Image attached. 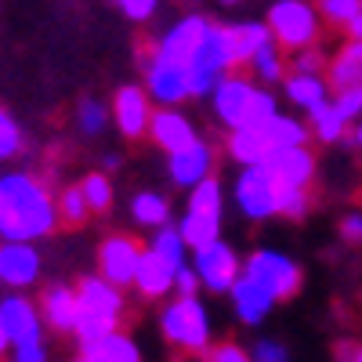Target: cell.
<instances>
[{
    "mask_svg": "<svg viewBox=\"0 0 362 362\" xmlns=\"http://www.w3.org/2000/svg\"><path fill=\"white\" fill-rule=\"evenodd\" d=\"M4 185V203H0V239H47L58 225V203L47 192V185L29 174V170H11L0 177Z\"/></svg>",
    "mask_w": 362,
    "mask_h": 362,
    "instance_id": "cell-1",
    "label": "cell"
},
{
    "mask_svg": "<svg viewBox=\"0 0 362 362\" xmlns=\"http://www.w3.org/2000/svg\"><path fill=\"white\" fill-rule=\"evenodd\" d=\"M160 334L177 355L206 358V351L214 348V326H210V312L199 293H174L170 300H163Z\"/></svg>",
    "mask_w": 362,
    "mask_h": 362,
    "instance_id": "cell-2",
    "label": "cell"
},
{
    "mask_svg": "<svg viewBox=\"0 0 362 362\" xmlns=\"http://www.w3.org/2000/svg\"><path fill=\"white\" fill-rule=\"evenodd\" d=\"M76 293H80V322H76V334H73L76 344L98 341L102 334H109V329H116L124 322V308H127L124 286L105 279L102 272L98 276H83L76 283Z\"/></svg>",
    "mask_w": 362,
    "mask_h": 362,
    "instance_id": "cell-3",
    "label": "cell"
},
{
    "mask_svg": "<svg viewBox=\"0 0 362 362\" xmlns=\"http://www.w3.org/2000/svg\"><path fill=\"white\" fill-rule=\"evenodd\" d=\"M235 66H243V62H239V51H235V40H232V25L210 22L206 37L199 40L196 54L189 58V95L192 98H210L214 87Z\"/></svg>",
    "mask_w": 362,
    "mask_h": 362,
    "instance_id": "cell-4",
    "label": "cell"
},
{
    "mask_svg": "<svg viewBox=\"0 0 362 362\" xmlns=\"http://www.w3.org/2000/svg\"><path fill=\"white\" fill-rule=\"evenodd\" d=\"M264 22L272 29V37H276V44L290 54L319 44L322 25H326L319 15V4H312V0H272Z\"/></svg>",
    "mask_w": 362,
    "mask_h": 362,
    "instance_id": "cell-5",
    "label": "cell"
},
{
    "mask_svg": "<svg viewBox=\"0 0 362 362\" xmlns=\"http://www.w3.org/2000/svg\"><path fill=\"white\" fill-rule=\"evenodd\" d=\"M232 199H235V206H239V214H243V218H250V221H268V218L279 214L283 181H279L276 170H272L268 160L247 163L243 170L235 174Z\"/></svg>",
    "mask_w": 362,
    "mask_h": 362,
    "instance_id": "cell-6",
    "label": "cell"
},
{
    "mask_svg": "<svg viewBox=\"0 0 362 362\" xmlns=\"http://www.w3.org/2000/svg\"><path fill=\"white\" fill-rule=\"evenodd\" d=\"M141 83L148 87L156 105H181L189 102V62L170 58L156 47L141 51Z\"/></svg>",
    "mask_w": 362,
    "mask_h": 362,
    "instance_id": "cell-7",
    "label": "cell"
},
{
    "mask_svg": "<svg viewBox=\"0 0 362 362\" xmlns=\"http://www.w3.org/2000/svg\"><path fill=\"white\" fill-rule=\"evenodd\" d=\"M243 272L250 279H257L276 300H290L297 297L300 283H305V272H300V264L283 254V250H272V247H261L254 250L250 257H243Z\"/></svg>",
    "mask_w": 362,
    "mask_h": 362,
    "instance_id": "cell-8",
    "label": "cell"
},
{
    "mask_svg": "<svg viewBox=\"0 0 362 362\" xmlns=\"http://www.w3.org/2000/svg\"><path fill=\"white\" fill-rule=\"evenodd\" d=\"M192 264L199 272V283L203 290L210 293H228L235 286V279L243 276V257L235 254L232 243H225V239H210V243L196 247L192 250Z\"/></svg>",
    "mask_w": 362,
    "mask_h": 362,
    "instance_id": "cell-9",
    "label": "cell"
},
{
    "mask_svg": "<svg viewBox=\"0 0 362 362\" xmlns=\"http://www.w3.org/2000/svg\"><path fill=\"white\" fill-rule=\"evenodd\" d=\"M112 124L116 131L124 134L127 141H138V138H148V124H153V95H148L145 83H124L116 87L112 95Z\"/></svg>",
    "mask_w": 362,
    "mask_h": 362,
    "instance_id": "cell-10",
    "label": "cell"
},
{
    "mask_svg": "<svg viewBox=\"0 0 362 362\" xmlns=\"http://www.w3.org/2000/svg\"><path fill=\"white\" fill-rule=\"evenodd\" d=\"M145 247L127 232H112L98 243V272L105 279H112L116 286H134L138 264H141Z\"/></svg>",
    "mask_w": 362,
    "mask_h": 362,
    "instance_id": "cell-11",
    "label": "cell"
},
{
    "mask_svg": "<svg viewBox=\"0 0 362 362\" xmlns=\"http://www.w3.org/2000/svg\"><path fill=\"white\" fill-rule=\"evenodd\" d=\"M0 322H4V329H8L11 348L44 341V326L47 322L40 315V305L29 300L22 290H11L8 297H0Z\"/></svg>",
    "mask_w": 362,
    "mask_h": 362,
    "instance_id": "cell-12",
    "label": "cell"
},
{
    "mask_svg": "<svg viewBox=\"0 0 362 362\" xmlns=\"http://www.w3.org/2000/svg\"><path fill=\"white\" fill-rule=\"evenodd\" d=\"M214 163H218V153H214V145H210V141L196 138V141H189V145H181V148H174V153H167L170 185H177V189L189 192L192 185H199L203 177L214 174Z\"/></svg>",
    "mask_w": 362,
    "mask_h": 362,
    "instance_id": "cell-13",
    "label": "cell"
},
{
    "mask_svg": "<svg viewBox=\"0 0 362 362\" xmlns=\"http://www.w3.org/2000/svg\"><path fill=\"white\" fill-rule=\"evenodd\" d=\"M40 279V254L29 239H0V286L29 290Z\"/></svg>",
    "mask_w": 362,
    "mask_h": 362,
    "instance_id": "cell-14",
    "label": "cell"
},
{
    "mask_svg": "<svg viewBox=\"0 0 362 362\" xmlns=\"http://www.w3.org/2000/svg\"><path fill=\"white\" fill-rule=\"evenodd\" d=\"M257 95V83H250V76H239V73H228L218 87H214V95H210V112H214V119L221 127H239L243 124V116L250 109Z\"/></svg>",
    "mask_w": 362,
    "mask_h": 362,
    "instance_id": "cell-15",
    "label": "cell"
},
{
    "mask_svg": "<svg viewBox=\"0 0 362 362\" xmlns=\"http://www.w3.org/2000/svg\"><path fill=\"white\" fill-rule=\"evenodd\" d=\"M40 315L47 322L51 334L58 337H73L76 334V322H80V293L66 283H54L40 293Z\"/></svg>",
    "mask_w": 362,
    "mask_h": 362,
    "instance_id": "cell-16",
    "label": "cell"
},
{
    "mask_svg": "<svg viewBox=\"0 0 362 362\" xmlns=\"http://www.w3.org/2000/svg\"><path fill=\"white\" fill-rule=\"evenodd\" d=\"M199 138V131H196V124L181 112L177 105H160L156 112H153V124H148V141H153L156 148H163V153H174V148H181V145H189V141H196Z\"/></svg>",
    "mask_w": 362,
    "mask_h": 362,
    "instance_id": "cell-17",
    "label": "cell"
},
{
    "mask_svg": "<svg viewBox=\"0 0 362 362\" xmlns=\"http://www.w3.org/2000/svg\"><path fill=\"white\" fill-rule=\"evenodd\" d=\"M206 29H210V18L192 11V15H181L174 25H167V33H160V40L153 44L156 51L170 54V58H181V62H189V58L196 54L199 40L206 37Z\"/></svg>",
    "mask_w": 362,
    "mask_h": 362,
    "instance_id": "cell-18",
    "label": "cell"
},
{
    "mask_svg": "<svg viewBox=\"0 0 362 362\" xmlns=\"http://www.w3.org/2000/svg\"><path fill=\"white\" fill-rule=\"evenodd\" d=\"M228 297H232V312H235V319L243 322V326H261V322L272 315V308L279 305V300L272 297L257 279H250L247 272L235 279V286L228 290Z\"/></svg>",
    "mask_w": 362,
    "mask_h": 362,
    "instance_id": "cell-19",
    "label": "cell"
},
{
    "mask_svg": "<svg viewBox=\"0 0 362 362\" xmlns=\"http://www.w3.org/2000/svg\"><path fill=\"white\" fill-rule=\"evenodd\" d=\"M272 170L279 174L283 185H297V189H308L315 181V153L308 145H286V148H272L268 153Z\"/></svg>",
    "mask_w": 362,
    "mask_h": 362,
    "instance_id": "cell-20",
    "label": "cell"
},
{
    "mask_svg": "<svg viewBox=\"0 0 362 362\" xmlns=\"http://www.w3.org/2000/svg\"><path fill=\"white\" fill-rule=\"evenodd\" d=\"M174 264L167 257H160L153 247H145L141 264H138V276H134V290L145 300H167L174 293Z\"/></svg>",
    "mask_w": 362,
    "mask_h": 362,
    "instance_id": "cell-21",
    "label": "cell"
},
{
    "mask_svg": "<svg viewBox=\"0 0 362 362\" xmlns=\"http://www.w3.org/2000/svg\"><path fill=\"white\" fill-rule=\"evenodd\" d=\"M76 358L80 362H138L141 358V348L134 344L131 334L124 329H109L98 341H87V344H76Z\"/></svg>",
    "mask_w": 362,
    "mask_h": 362,
    "instance_id": "cell-22",
    "label": "cell"
},
{
    "mask_svg": "<svg viewBox=\"0 0 362 362\" xmlns=\"http://www.w3.org/2000/svg\"><path fill=\"white\" fill-rule=\"evenodd\" d=\"M329 90H334V87H329L326 73H297V69H290L286 80H283L286 102L293 109H300V112H312L322 102H329Z\"/></svg>",
    "mask_w": 362,
    "mask_h": 362,
    "instance_id": "cell-23",
    "label": "cell"
},
{
    "mask_svg": "<svg viewBox=\"0 0 362 362\" xmlns=\"http://www.w3.org/2000/svg\"><path fill=\"white\" fill-rule=\"evenodd\" d=\"M228 160L247 167V163H261L272 153V141L264 134V127H232L228 131Z\"/></svg>",
    "mask_w": 362,
    "mask_h": 362,
    "instance_id": "cell-24",
    "label": "cell"
},
{
    "mask_svg": "<svg viewBox=\"0 0 362 362\" xmlns=\"http://www.w3.org/2000/svg\"><path fill=\"white\" fill-rule=\"evenodd\" d=\"M308 127H312V138L322 145H351V124L341 116V109L334 102H322L319 109H312Z\"/></svg>",
    "mask_w": 362,
    "mask_h": 362,
    "instance_id": "cell-25",
    "label": "cell"
},
{
    "mask_svg": "<svg viewBox=\"0 0 362 362\" xmlns=\"http://www.w3.org/2000/svg\"><path fill=\"white\" fill-rule=\"evenodd\" d=\"M326 80L334 90H344V87H358L362 83V40H348L326 66Z\"/></svg>",
    "mask_w": 362,
    "mask_h": 362,
    "instance_id": "cell-26",
    "label": "cell"
},
{
    "mask_svg": "<svg viewBox=\"0 0 362 362\" xmlns=\"http://www.w3.org/2000/svg\"><path fill=\"white\" fill-rule=\"evenodd\" d=\"M221 210H199V206H185V218L177 221V228H181V235L189 239V247L196 250V247H203V243H210V239H218L221 235Z\"/></svg>",
    "mask_w": 362,
    "mask_h": 362,
    "instance_id": "cell-27",
    "label": "cell"
},
{
    "mask_svg": "<svg viewBox=\"0 0 362 362\" xmlns=\"http://www.w3.org/2000/svg\"><path fill=\"white\" fill-rule=\"evenodd\" d=\"M232 40H235V51H239V62L250 66V58L272 44L276 37H272L268 22H257V18H243V22H232Z\"/></svg>",
    "mask_w": 362,
    "mask_h": 362,
    "instance_id": "cell-28",
    "label": "cell"
},
{
    "mask_svg": "<svg viewBox=\"0 0 362 362\" xmlns=\"http://www.w3.org/2000/svg\"><path fill=\"white\" fill-rule=\"evenodd\" d=\"M286 54H290V51H283L276 40L264 44V47L250 58V73H254V80H261V83H283L286 73H290Z\"/></svg>",
    "mask_w": 362,
    "mask_h": 362,
    "instance_id": "cell-29",
    "label": "cell"
},
{
    "mask_svg": "<svg viewBox=\"0 0 362 362\" xmlns=\"http://www.w3.org/2000/svg\"><path fill=\"white\" fill-rule=\"evenodd\" d=\"M264 134H268L272 148H286V145H308L312 127L305 124V119L290 116V112H276V116L264 124Z\"/></svg>",
    "mask_w": 362,
    "mask_h": 362,
    "instance_id": "cell-30",
    "label": "cell"
},
{
    "mask_svg": "<svg viewBox=\"0 0 362 362\" xmlns=\"http://www.w3.org/2000/svg\"><path fill=\"white\" fill-rule=\"evenodd\" d=\"M131 218L141 228H160L170 221V203L160 192H134L131 196Z\"/></svg>",
    "mask_w": 362,
    "mask_h": 362,
    "instance_id": "cell-31",
    "label": "cell"
},
{
    "mask_svg": "<svg viewBox=\"0 0 362 362\" xmlns=\"http://www.w3.org/2000/svg\"><path fill=\"white\" fill-rule=\"evenodd\" d=\"M109 124H112V105H105L102 98H80L76 102V131L83 138H102Z\"/></svg>",
    "mask_w": 362,
    "mask_h": 362,
    "instance_id": "cell-32",
    "label": "cell"
},
{
    "mask_svg": "<svg viewBox=\"0 0 362 362\" xmlns=\"http://www.w3.org/2000/svg\"><path fill=\"white\" fill-rule=\"evenodd\" d=\"M148 247H153L160 257H167L174 268H181V264H189V239L185 235H181V228L177 225H160V228H153V243H148Z\"/></svg>",
    "mask_w": 362,
    "mask_h": 362,
    "instance_id": "cell-33",
    "label": "cell"
},
{
    "mask_svg": "<svg viewBox=\"0 0 362 362\" xmlns=\"http://www.w3.org/2000/svg\"><path fill=\"white\" fill-rule=\"evenodd\" d=\"M54 203H58V221H62V225H69V228H80V225H87V218L95 214V210H90V203H87V196H83V189H80V181L66 185L62 192L54 196Z\"/></svg>",
    "mask_w": 362,
    "mask_h": 362,
    "instance_id": "cell-34",
    "label": "cell"
},
{
    "mask_svg": "<svg viewBox=\"0 0 362 362\" xmlns=\"http://www.w3.org/2000/svg\"><path fill=\"white\" fill-rule=\"evenodd\" d=\"M80 189H83V196H87V203H90L95 214H109V210H112V181H109V170L105 174L95 170V174L80 177Z\"/></svg>",
    "mask_w": 362,
    "mask_h": 362,
    "instance_id": "cell-35",
    "label": "cell"
},
{
    "mask_svg": "<svg viewBox=\"0 0 362 362\" xmlns=\"http://www.w3.org/2000/svg\"><path fill=\"white\" fill-rule=\"evenodd\" d=\"M315 4H319L322 22L334 29H348L362 15V0H315Z\"/></svg>",
    "mask_w": 362,
    "mask_h": 362,
    "instance_id": "cell-36",
    "label": "cell"
},
{
    "mask_svg": "<svg viewBox=\"0 0 362 362\" xmlns=\"http://www.w3.org/2000/svg\"><path fill=\"white\" fill-rule=\"evenodd\" d=\"M22 145H25V134L18 127V119L11 112L0 109V163H8L22 153Z\"/></svg>",
    "mask_w": 362,
    "mask_h": 362,
    "instance_id": "cell-37",
    "label": "cell"
},
{
    "mask_svg": "<svg viewBox=\"0 0 362 362\" xmlns=\"http://www.w3.org/2000/svg\"><path fill=\"white\" fill-rule=\"evenodd\" d=\"M276 112H279L276 95L264 90V87H257V95H254V102H250V109H247V116H243V124H239V127H264Z\"/></svg>",
    "mask_w": 362,
    "mask_h": 362,
    "instance_id": "cell-38",
    "label": "cell"
},
{
    "mask_svg": "<svg viewBox=\"0 0 362 362\" xmlns=\"http://www.w3.org/2000/svg\"><path fill=\"white\" fill-rule=\"evenodd\" d=\"M308 206H312V196H308V189H297V185H283V199H279V218H286V221H300V218H308Z\"/></svg>",
    "mask_w": 362,
    "mask_h": 362,
    "instance_id": "cell-39",
    "label": "cell"
},
{
    "mask_svg": "<svg viewBox=\"0 0 362 362\" xmlns=\"http://www.w3.org/2000/svg\"><path fill=\"white\" fill-rule=\"evenodd\" d=\"M329 102L341 109V116L348 119V124H358V119H362V83H358V87L334 90V98H329Z\"/></svg>",
    "mask_w": 362,
    "mask_h": 362,
    "instance_id": "cell-40",
    "label": "cell"
},
{
    "mask_svg": "<svg viewBox=\"0 0 362 362\" xmlns=\"http://www.w3.org/2000/svg\"><path fill=\"white\" fill-rule=\"evenodd\" d=\"M326 66H329V58L319 51V44L300 47V51H293V58H290V69H297V73H326Z\"/></svg>",
    "mask_w": 362,
    "mask_h": 362,
    "instance_id": "cell-41",
    "label": "cell"
},
{
    "mask_svg": "<svg viewBox=\"0 0 362 362\" xmlns=\"http://www.w3.org/2000/svg\"><path fill=\"white\" fill-rule=\"evenodd\" d=\"M112 4L124 11V18H131L134 25H145L153 22L156 11H160V0H112Z\"/></svg>",
    "mask_w": 362,
    "mask_h": 362,
    "instance_id": "cell-42",
    "label": "cell"
},
{
    "mask_svg": "<svg viewBox=\"0 0 362 362\" xmlns=\"http://www.w3.org/2000/svg\"><path fill=\"white\" fill-rule=\"evenodd\" d=\"M337 235L348 247H362V210H348V214L337 221Z\"/></svg>",
    "mask_w": 362,
    "mask_h": 362,
    "instance_id": "cell-43",
    "label": "cell"
},
{
    "mask_svg": "<svg viewBox=\"0 0 362 362\" xmlns=\"http://www.w3.org/2000/svg\"><path fill=\"white\" fill-rule=\"evenodd\" d=\"M206 358L210 362H250L254 355L243 348V344H235V341H225V344H214L206 351Z\"/></svg>",
    "mask_w": 362,
    "mask_h": 362,
    "instance_id": "cell-44",
    "label": "cell"
},
{
    "mask_svg": "<svg viewBox=\"0 0 362 362\" xmlns=\"http://www.w3.org/2000/svg\"><path fill=\"white\" fill-rule=\"evenodd\" d=\"M250 355H254V362H286V348L279 344V341H272V337H264V341H257L254 348H250Z\"/></svg>",
    "mask_w": 362,
    "mask_h": 362,
    "instance_id": "cell-45",
    "label": "cell"
},
{
    "mask_svg": "<svg viewBox=\"0 0 362 362\" xmlns=\"http://www.w3.org/2000/svg\"><path fill=\"white\" fill-rule=\"evenodd\" d=\"M199 290H203V283H199L196 264H181L174 272V293H199Z\"/></svg>",
    "mask_w": 362,
    "mask_h": 362,
    "instance_id": "cell-46",
    "label": "cell"
},
{
    "mask_svg": "<svg viewBox=\"0 0 362 362\" xmlns=\"http://www.w3.org/2000/svg\"><path fill=\"white\" fill-rule=\"evenodd\" d=\"M11 358L15 362H47V344L37 341V344H18L11 348Z\"/></svg>",
    "mask_w": 362,
    "mask_h": 362,
    "instance_id": "cell-47",
    "label": "cell"
},
{
    "mask_svg": "<svg viewBox=\"0 0 362 362\" xmlns=\"http://www.w3.org/2000/svg\"><path fill=\"white\" fill-rule=\"evenodd\" d=\"M351 344H355V341H341V344L334 348V355H337V358H351V362H362V344H358V348H351Z\"/></svg>",
    "mask_w": 362,
    "mask_h": 362,
    "instance_id": "cell-48",
    "label": "cell"
},
{
    "mask_svg": "<svg viewBox=\"0 0 362 362\" xmlns=\"http://www.w3.org/2000/svg\"><path fill=\"white\" fill-rule=\"evenodd\" d=\"M119 163H124V160H119V153H105L102 156V167L105 170H119Z\"/></svg>",
    "mask_w": 362,
    "mask_h": 362,
    "instance_id": "cell-49",
    "label": "cell"
},
{
    "mask_svg": "<svg viewBox=\"0 0 362 362\" xmlns=\"http://www.w3.org/2000/svg\"><path fill=\"white\" fill-rule=\"evenodd\" d=\"M4 355H11V341H8V329H4V322H0V358Z\"/></svg>",
    "mask_w": 362,
    "mask_h": 362,
    "instance_id": "cell-50",
    "label": "cell"
},
{
    "mask_svg": "<svg viewBox=\"0 0 362 362\" xmlns=\"http://www.w3.org/2000/svg\"><path fill=\"white\" fill-rule=\"evenodd\" d=\"M351 145H355L358 153H362V119H358V124L351 127Z\"/></svg>",
    "mask_w": 362,
    "mask_h": 362,
    "instance_id": "cell-51",
    "label": "cell"
},
{
    "mask_svg": "<svg viewBox=\"0 0 362 362\" xmlns=\"http://www.w3.org/2000/svg\"><path fill=\"white\" fill-rule=\"evenodd\" d=\"M348 33H351L355 40H362V15H358V18H355V22L348 25Z\"/></svg>",
    "mask_w": 362,
    "mask_h": 362,
    "instance_id": "cell-52",
    "label": "cell"
},
{
    "mask_svg": "<svg viewBox=\"0 0 362 362\" xmlns=\"http://www.w3.org/2000/svg\"><path fill=\"white\" fill-rule=\"evenodd\" d=\"M0 203H4V185H0Z\"/></svg>",
    "mask_w": 362,
    "mask_h": 362,
    "instance_id": "cell-53",
    "label": "cell"
},
{
    "mask_svg": "<svg viewBox=\"0 0 362 362\" xmlns=\"http://www.w3.org/2000/svg\"><path fill=\"white\" fill-rule=\"evenodd\" d=\"M221 4H239V0H221Z\"/></svg>",
    "mask_w": 362,
    "mask_h": 362,
    "instance_id": "cell-54",
    "label": "cell"
}]
</instances>
